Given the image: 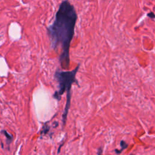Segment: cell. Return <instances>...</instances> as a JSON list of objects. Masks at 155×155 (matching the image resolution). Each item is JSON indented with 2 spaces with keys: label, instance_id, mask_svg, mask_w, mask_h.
I'll list each match as a JSON object with an SVG mask.
<instances>
[{
  "label": "cell",
  "instance_id": "6da1fadb",
  "mask_svg": "<svg viewBox=\"0 0 155 155\" xmlns=\"http://www.w3.org/2000/svg\"><path fill=\"white\" fill-rule=\"evenodd\" d=\"M78 14L69 0H63L59 4L54 20L47 27L51 48L61 49L59 61L62 68L70 66V48L74 35Z\"/></svg>",
  "mask_w": 155,
  "mask_h": 155
},
{
  "label": "cell",
  "instance_id": "7a4b0ae2",
  "mask_svg": "<svg viewBox=\"0 0 155 155\" xmlns=\"http://www.w3.org/2000/svg\"><path fill=\"white\" fill-rule=\"evenodd\" d=\"M80 64H79L74 70L71 71H63L57 70L55 73V78L59 84V90L55 92L53 96L58 101H60L62 95L65 92L67 93L66 96V104L62 114V125L63 127L66 125L67 122L68 110L70 107L71 101V88L73 83L78 84V82L76 80V75L80 68Z\"/></svg>",
  "mask_w": 155,
  "mask_h": 155
},
{
  "label": "cell",
  "instance_id": "3957f363",
  "mask_svg": "<svg viewBox=\"0 0 155 155\" xmlns=\"http://www.w3.org/2000/svg\"><path fill=\"white\" fill-rule=\"evenodd\" d=\"M1 133H2L4 134V136H6V139H7V141H6L7 144H8V145H9L13 140V136L12 135H10V134H9V133H8L7 131L5 130H2Z\"/></svg>",
  "mask_w": 155,
  "mask_h": 155
},
{
  "label": "cell",
  "instance_id": "277c9868",
  "mask_svg": "<svg viewBox=\"0 0 155 155\" xmlns=\"http://www.w3.org/2000/svg\"><path fill=\"white\" fill-rule=\"evenodd\" d=\"M120 145H121V149H120V150L116 149V150H115V151L116 152V154H121V152H122L123 150H124L125 149H126L128 147V144L123 140H122L121 141V143H120Z\"/></svg>",
  "mask_w": 155,
  "mask_h": 155
},
{
  "label": "cell",
  "instance_id": "5b68a950",
  "mask_svg": "<svg viewBox=\"0 0 155 155\" xmlns=\"http://www.w3.org/2000/svg\"><path fill=\"white\" fill-rule=\"evenodd\" d=\"M49 131V127L48 125H47L46 124H45L44 125V127H43V130H42L41 135H45V134L47 133V132H48Z\"/></svg>",
  "mask_w": 155,
  "mask_h": 155
},
{
  "label": "cell",
  "instance_id": "8992f818",
  "mask_svg": "<svg viewBox=\"0 0 155 155\" xmlns=\"http://www.w3.org/2000/svg\"><path fill=\"white\" fill-rule=\"evenodd\" d=\"M147 17L152 19H155V15H154V13L153 12H151L147 14Z\"/></svg>",
  "mask_w": 155,
  "mask_h": 155
},
{
  "label": "cell",
  "instance_id": "52a82bcc",
  "mask_svg": "<svg viewBox=\"0 0 155 155\" xmlns=\"http://www.w3.org/2000/svg\"><path fill=\"white\" fill-rule=\"evenodd\" d=\"M97 155H102V147H99L98 148L97 151Z\"/></svg>",
  "mask_w": 155,
  "mask_h": 155
},
{
  "label": "cell",
  "instance_id": "ba28073f",
  "mask_svg": "<svg viewBox=\"0 0 155 155\" xmlns=\"http://www.w3.org/2000/svg\"><path fill=\"white\" fill-rule=\"evenodd\" d=\"M134 155V154H131V155Z\"/></svg>",
  "mask_w": 155,
  "mask_h": 155
}]
</instances>
